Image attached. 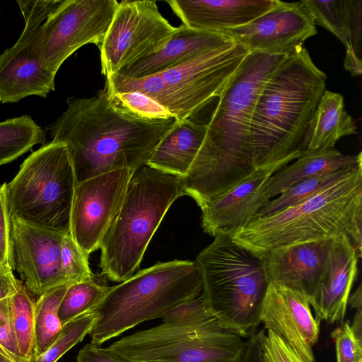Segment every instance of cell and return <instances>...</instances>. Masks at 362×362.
I'll return each mask as SVG.
<instances>
[{
	"mask_svg": "<svg viewBox=\"0 0 362 362\" xmlns=\"http://www.w3.org/2000/svg\"><path fill=\"white\" fill-rule=\"evenodd\" d=\"M287 56L250 53L218 96L199 151L180 177L183 195L199 207L256 170L249 146L253 110L263 86Z\"/></svg>",
	"mask_w": 362,
	"mask_h": 362,
	"instance_id": "obj_1",
	"label": "cell"
},
{
	"mask_svg": "<svg viewBox=\"0 0 362 362\" xmlns=\"http://www.w3.org/2000/svg\"><path fill=\"white\" fill-rule=\"evenodd\" d=\"M66 103L46 129L52 141L66 145L77 183L119 169L134 173L176 121L141 117L119 105L105 87L94 96L71 97Z\"/></svg>",
	"mask_w": 362,
	"mask_h": 362,
	"instance_id": "obj_2",
	"label": "cell"
},
{
	"mask_svg": "<svg viewBox=\"0 0 362 362\" xmlns=\"http://www.w3.org/2000/svg\"><path fill=\"white\" fill-rule=\"evenodd\" d=\"M327 76L303 47L287 56L263 86L252 113L250 151L255 170L282 168L304 153L309 122Z\"/></svg>",
	"mask_w": 362,
	"mask_h": 362,
	"instance_id": "obj_3",
	"label": "cell"
},
{
	"mask_svg": "<svg viewBox=\"0 0 362 362\" xmlns=\"http://www.w3.org/2000/svg\"><path fill=\"white\" fill-rule=\"evenodd\" d=\"M230 236L259 257L274 248L340 236L362 253V163L302 202L255 218Z\"/></svg>",
	"mask_w": 362,
	"mask_h": 362,
	"instance_id": "obj_4",
	"label": "cell"
},
{
	"mask_svg": "<svg viewBox=\"0 0 362 362\" xmlns=\"http://www.w3.org/2000/svg\"><path fill=\"white\" fill-rule=\"evenodd\" d=\"M162 320L107 349L136 362H240L243 355L246 338L210 315L201 296L173 308Z\"/></svg>",
	"mask_w": 362,
	"mask_h": 362,
	"instance_id": "obj_5",
	"label": "cell"
},
{
	"mask_svg": "<svg viewBox=\"0 0 362 362\" xmlns=\"http://www.w3.org/2000/svg\"><path fill=\"white\" fill-rule=\"evenodd\" d=\"M200 272L194 262H158L109 288L93 310L96 320L89 334L103 344L147 320L162 317L177 306L199 297Z\"/></svg>",
	"mask_w": 362,
	"mask_h": 362,
	"instance_id": "obj_6",
	"label": "cell"
},
{
	"mask_svg": "<svg viewBox=\"0 0 362 362\" xmlns=\"http://www.w3.org/2000/svg\"><path fill=\"white\" fill-rule=\"evenodd\" d=\"M195 259L202 277L201 297L207 312L247 338L260 324L269 284L262 257L218 233Z\"/></svg>",
	"mask_w": 362,
	"mask_h": 362,
	"instance_id": "obj_7",
	"label": "cell"
},
{
	"mask_svg": "<svg viewBox=\"0 0 362 362\" xmlns=\"http://www.w3.org/2000/svg\"><path fill=\"white\" fill-rule=\"evenodd\" d=\"M182 196L180 177L146 165L133 173L100 247V267L107 279L122 282L134 274L170 206Z\"/></svg>",
	"mask_w": 362,
	"mask_h": 362,
	"instance_id": "obj_8",
	"label": "cell"
},
{
	"mask_svg": "<svg viewBox=\"0 0 362 362\" xmlns=\"http://www.w3.org/2000/svg\"><path fill=\"white\" fill-rule=\"evenodd\" d=\"M250 54L230 38L180 64L139 78L115 74L106 77L108 94L141 93L165 109L177 121L189 119L214 98Z\"/></svg>",
	"mask_w": 362,
	"mask_h": 362,
	"instance_id": "obj_9",
	"label": "cell"
},
{
	"mask_svg": "<svg viewBox=\"0 0 362 362\" xmlns=\"http://www.w3.org/2000/svg\"><path fill=\"white\" fill-rule=\"evenodd\" d=\"M77 185L66 145L52 141L32 153L6 183L11 218L62 235L70 233Z\"/></svg>",
	"mask_w": 362,
	"mask_h": 362,
	"instance_id": "obj_10",
	"label": "cell"
},
{
	"mask_svg": "<svg viewBox=\"0 0 362 362\" xmlns=\"http://www.w3.org/2000/svg\"><path fill=\"white\" fill-rule=\"evenodd\" d=\"M119 2L116 0H62L40 28L42 66L53 76L81 47L101 45Z\"/></svg>",
	"mask_w": 362,
	"mask_h": 362,
	"instance_id": "obj_11",
	"label": "cell"
},
{
	"mask_svg": "<svg viewBox=\"0 0 362 362\" xmlns=\"http://www.w3.org/2000/svg\"><path fill=\"white\" fill-rule=\"evenodd\" d=\"M155 1L119 2L100 46L102 74L107 77L156 52L175 31Z\"/></svg>",
	"mask_w": 362,
	"mask_h": 362,
	"instance_id": "obj_12",
	"label": "cell"
},
{
	"mask_svg": "<svg viewBox=\"0 0 362 362\" xmlns=\"http://www.w3.org/2000/svg\"><path fill=\"white\" fill-rule=\"evenodd\" d=\"M62 0L17 1L25 22L17 42L0 55V103H13L30 95L46 98L55 89V76L42 66L40 28Z\"/></svg>",
	"mask_w": 362,
	"mask_h": 362,
	"instance_id": "obj_13",
	"label": "cell"
},
{
	"mask_svg": "<svg viewBox=\"0 0 362 362\" xmlns=\"http://www.w3.org/2000/svg\"><path fill=\"white\" fill-rule=\"evenodd\" d=\"M132 174L128 169H119L77 183L71 211L70 235L88 257L100 247Z\"/></svg>",
	"mask_w": 362,
	"mask_h": 362,
	"instance_id": "obj_14",
	"label": "cell"
},
{
	"mask_svg": "<svg viewBox=\"0 0 362 362\" xmlns=\"http://www.w3.org/2000/svg\"><path fill=\"white\" fill-rule=\"evenodd\" d=\"M216 34L230 38L252 54L289 55L317 30L300 1L276 0L273 7L248 23Z\"/></svg>",
	"mask_w": 362,
	"mask_h": 362,
	"instance_id": "obj_15",
	"label": "cell"
},
{
	"mask_svg": "<svg viewBox=\"0 0 362 362\" xmlns=\"http://www.w3.org/2000/svg\"><path fill=\"white\" fill-rule=\"evenodd\" d=\"M11 252L16 269L27 289L38 296L69 283L61 264L64 235L32 226L10 217Z\"/></svg>",
	"mask_w": 362,
	"mask_h": 362,
	"instance_id": "obj_16",
	"label": "cell"
},
{
	"mask_svg": "<svg viewBox=\"0 0 362 362\" xmlns=\"http://www.w3.org/2000/svg\"><path fill=\"white\" fill-rule=\"evenodd\" d=\"M260 323L282 339L305 362H315L320 321L313 314L308 298L282 284L269 282L264 297Z\"/></svg>",
	"mask_w": 362,
	"mask_h": 362,
	"instance_id": "obj_17",
	"label": "cell"
},
{
	"mask_svg": "<svg viewBox=\"0 0 362 362\" xmlns=\"http://www.w3.org/2000/svg\"><path fill=\"white\" fill-rule=\"evenodd\" d=\"M277 167L256 170L240 182L200 206L202 226L211 236L230 235L255 218L269 201L267 190Z\"/></svg>",
	"mask_w": 362,
	"mask_h": 362,
	"instance_id": "obj_18",
	"label": "cell"
},
{
	"mask_svg": "<svg viewBox=\"0 0 362 362\" xmlns=\"http://www.w3.org/2000/svg\"><path fill=\"white\" fill-rule=\"evenodd\" d=\"M332 240L306 242L267 251L260 257L269 282L282 284L303 293L310 302L325 272Z\"/></svg>",
	"mask_w": 362,
	"mask_h": 362,
	"instance_id": "obj_19",
	"label": "cell"
},
{
	"mask_svg": "<svg viewBox=\"0 0 362 362\" xmlns=\"http://www.w3.org/2000/svg\"><path fill=\"white\" fill-rule=\"evenodd\" d=\"M360 257L361 253L348 238L340 236L332 239L325 272L310 302L315 317L320 321L328 324L344 322Z\"/></svg>",
	"mask_w": 362,
	"mask_h": 362,
	"instance_id": "obj_20",
	"label": "cell"
},
{
	"mask_svg": "<svg viewBox=\"0 0 362 362\" xmlns=\"http://www.w3.org/2000/svg\"><path fill=\"white\" fill-rule=\"evenodd\" d=\"M276 2V0L167 1L184 25L213 33L245 25L267 12Z\"/></svg>",
	"mask_w": 362,
	"mask_h": 362,
	"instance_id": "obj_21",
	"label": "cell"
},
{
	"mask_svg": "<svg viewBox=\"0 0 362 362\" xmlns=\"http://www.w3.org/2000/svg\"><path fill=\"white\" fill-rule=\"evenodd\" d=\"M301 6L315 25L324 27L344 45V66L353 76L362 74V1L303 0Z\"/></svg>",
	"mask_w": 362,
	"mask_h": 362,
	"instance_id": "obj_22",
	"label": "cell"
},
{
	"mask_svg": "<svg viewBox=\"0 0 362 362\" xmlns=\"http://www.w3.org/2000/svg\"><path fill=\"white\" fill-rule=\"evenodd\" d=\"M229 39L221 34L193 30L182 24L156 52L121 69L117 74L131 78L153 75L218 47Z\"/></svg>",
	"mask_w": 362,
	"mask_h": 362,
	"instance_id": "obj_23",
	"label": "cell"
},
{
	"mask_svg": "<svg viewBox=\"0 0 362 362\" xmlns=\"http://www.w3.org/2000/svg\"><path fill=\"white\" fill-rule=\"evenodd\" d=\"M206 123L191 117L175 121L153 149L146 165L177 177L186 175L206 134Z\"/></svg>",
	"mask_w": 362,
	"mask_h": 362,
	"instance_id": "obj_24",
	"label": "cell"
},
{
	"mask_svg": "<svg viewBox=\"0 0 362 362\" xmlns=\"http://www.w3.org/2000/svg\"><path fill=\"white\" fill-rule=\"evenodd\" d=\"M356 134L357 127L344 109L343 96L325 90L305 133L302 149L332 148L341 138Z\"/></svg>",
	"mask_w": 362,
	"mask_h": 362,
	"instance_id": "obj_25",
	"label": "cell"
},
{
	"mask_svg": "<svg viewBox=\"0 0 362 362\" xmlns=\"http://www.w3.org/2000/svg\"><path fill=\"white\" fill-rule=\"evenodd\" d=\"M362 163V153L343 155L332 148L304 151L291 164H288L274 173L267 190L270 200L292 185L306 179L325 175L343 168Z\"/></svg>",
	"mask_w": 362,
	"mask_h": 362,
	"instance_id": "obj_26",
	"label": "cell"
},
{
	"mask_svg": "<svg viewBox=\"0 0 362 362\" xmlns=\"http://www.w3.org/2000/svg\"><path fill=\"white\" fill-rule=\"evenodd\" d=\"M45 140V131L27 115L1 122L0 165L14 160Z\"/></svg>",
	"mask_w": 362,
	"mask_h": 362,
	"instance_id": "obj_27",
	"label": "cell"
},
{
	"mask_svg": "<svg viewBox=\"0 0 362 362\" xmlns=\"http://www.w3.org/2000/svg\"><path fill=\"white\" fill-rule=\"evenodd\" d=\"M71 284L53 287L35 301L33 358L44 353L59 336L62 325L58 317V309Z\"/></svg>",
	"mask_w": 362,
	"mask_h": 362,
	"instance_id": "obj_28",
	"label": "cell"
},
{
	"mask_svg": "<svg viewBox=\"0 0 362 362\" xmlns=\"http://www.w3.org/2000/svg\"><path fill=\"white\" fill-rule=\"evenodd\" d=\"M22 281L11 297L12 322L20 355L24 362L34 356L35 301Z\"/></svg>",
	"mask_w": 362,
	"mask_h": 362,
	"instance_id": "obj_29",
	"label": "cell"
},
{
	"mask_svg": "<svg viewBox=\"0 0 362 362\" xmlns=\"http://www.w3.org/2000/svg\"><path fill=\"white\" fill-rule=\"evenodd\" d=\"M109 288L98 284L94 279L71 284L58 309V317L62 326L76 317L94 310Z\"/></svg>",
	"mask_w": 362,
	"mask_h": 362,
	"instance_id": "obj_30",
	"label": "cell"
},
{
	"mask_svg": "<svg viewBox=\"0 0 362 362\" xmlns=\"http://www.w3.org/2000/svg\"><path fill=\"white\" fill-rule=\"evenodd\" d=\"M351 167L325 175L306 179L292 185L276 197L270 199L259 210L255 218L276 213L302 202L321 188L341 177Z\"/></svg>",
	"mask_w": 362,
	"mask_h": 362,
	"instance_id": "obj_31",
	"label": "cell"
},
{
	"mask_svg": "<svg viewBox=\"0 0 362 362\" xmlns=\"http://www.w3.org/2000/svg\"><path fill=\"white\" fill-rule=\"evenodd\" d=\"M96 317V315L92 310L68 322L62 326L54 343L41 355L32 358L28 362H57L66 352L89 334Z\"/></svg>",
	"mask_w": 362,
	"mask_h": 362,
	"instance_id": "obj_32",
	"label": "cell"
},
{
	"mask_svg": "<svg viewBox=\"0 0 362 362\" xmlns=\"http://www.w3.org/2000/svg\"><path fill=\"white\" fill-rule=\"evenodd\" d=\"M61 264L64 277L69 283L94 279L88 257L69 234L64 235L61 243Z\"/></svg>",
	"mask_w": 362,
	"mask_h": 362,
	"instance_id": "obj_33",
	"label": "cell"
},
{
	"mask_svg": "<svg viewBox=\"0 0 362 362\" xmlns=\"http://www.w3.org/2000/svg\"><path fill=\"white\" fill-rule=\"evenodd\" d=\"M335 344L337 362H362V338L347 320L331 332Z\"/></svg>",
	"mask_w": 362,
	"mask_h": 362,
	"instance_id": "obj_34",
	"label": "cell"
},
{
	"mask_svg": "<svg viewBox=\"0 0 362 362\" xmlns=\"http://www.w3.org/2000/svg\"><path fill=\"white\" fill-rule=\"evenodd\" d=\"M263 362H305L282 339L270 330H260Z\"/></svg>",
	"mask_w": 362,
	"mask_h": 362,
	"instance_id": "obj_35",
	"label": "cell"
},
{
	"mask_svg": "<svg viewBox=\"0 0 362 362\" xmlns=\"http://www.w3.org/2000/svg\"><path fill=\"white\" fill-rule=\"evenodd\" d=\"M110 95L119 105L141 117L150 119L173 117L165 109L141 93L125 92Z\"/></svg>",
	"mask_w": 362,
	"mask_h": 362,
	"instance_id": "obj_36",
	"label": "cell"
},
{
	"mask_svg": "<svg viewBox=\"0 0 362 362\" xmlns=\"http://www.w3.org/2000/svg\"><path fill=\"white\" fill-rule=\"evenodd\" d=\"M0 346L16 361L22 359L12 322L11 298L0 300Z\"/></svg>",
	"mask_w": 362,
	"mask_h": 362,
	"instance_id": "obj_37",
	"label": "cell"
},
{
	"mask_svg": "<svg viewBox=\"0 0 362 362\" xmlns=\"http://www.w3.org/2000/svg\"><path fill=\"white\" fill-rule=\"evenodd\" d=\"M1 264H8L14 270L6 182L0 186V265Z\"/></svg>",
	"mask_w": 362,
	"mask_h": 362,
	"instance_id": "obj_38",
	"label": "cell"
},
{
	"mask_svg": "<svg viewBox=\"0 0 362 362\" xmlns=\"http://www.w3.org/2000/svg\"><path fill=\"white\" fill-rule=\"evenodd\" d=\"M76 362H136L122 357L107 349L93 342L81 349Z\"/></svg>",
	"mask_w": 362,
	"mask_h": 362,
	"instance_id": "obj_39",
	"label": "cell"
},
{
	"mask_svg": "<svg viewBox=\"0 0 362 362\" xmlns=\"http://www.w3.org/2000/svg\"><path fill=\"white\" fill-rule=\"evenodd\" d=\"M8 264L0 265V300L12 297L18 289L19 280Z\"/></svg>",
	"mask_w": 362,
	"mask_h": 362,
	"instance_id": "obj_40",
	"label": "cell"
},
{
	"mask_svg": "<svg viewBox=\"0 0 362 362\" xmlns=\"http://www.w3.org/2000/svg\"><path fill=\"white\" fill-rule=\"evenodd\" d=\"M260 331L254 329L246 338V347L240 362H263L260 346Z\"/></svg>",
	"mask_w": 362,
	"mask_h": 362,
	"instance_id": "obj_41",
	"label": "cell"
},
{
	"mask_svg": "<svg viewBox=\"0 0 362 362\" xmlns=\"http://www.w3.org/2000/svg\"><path fill=\"white\" fill-rule=\"evenodd\" d=\"M348 304L351 305L352 308L361 309L362 307V293H361V285H359L356 291L349 296L348 300Z\"/></svg>",
	"mask_w": 362,
	"mask_h": 362,
	"instance_id": "obj_42",
	"label": "cell"
},
{
	"mask_svg": "<svg viewBox=\"0 0 362 362\" xmlns=\"http://www.w3.org/2000/svg\"><path fill=\"white\" fill-rule=\"evenodd\" d=\"M0 362L16 361L0 346Z\"/></svg>",
	"mask_w": 362,
	"mask_h": 362,
	"instance_id": "obj_43",
	"label": "cell"
}]
</instances>
